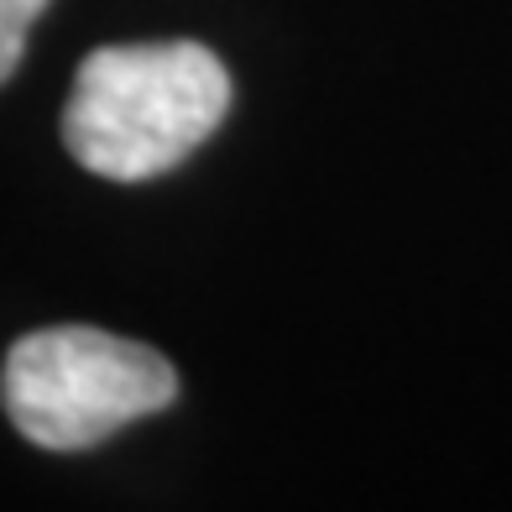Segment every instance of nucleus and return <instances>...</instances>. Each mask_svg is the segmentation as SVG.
<instances>
[{"label":"nucleus","mask_w":512,"mask_h":512,"mask_svg":"<svg viewBox=\"0 0 512 512\" xmlns=\"http://www.w3.org/2000/svg\"><path fill=\"white\" fill-rule=\"evenodd\" d=\"M53 0H0V84L16 74L21 53H27V32L32 21L48 11Z\"/></svg>","instance_id":"7ed1b4c3"},{"label":"nucleus","mask_w":512,"mask_h":512,"mask_svg":"<svg viewBox=\"0 0 512 512\" xmlns=\"http://www.w3.org/2000/svg\"><path fill=\"white\" fill-rule=\"evenodd\" d=\"M173 398L178 377L168 356L89 324L21 335L0 371V403L37 450H89Z\"/></svg>","instance_id":"f03ea898"},{"label":"nucleus","mask_w":512,"mask_h":512,"mask_svg":"<svg viewBox=\"0 0 512 512\" xmlns=\"http://www.w3.org/2000/svg\"><path fill=\"white\" fill-rule=\"evenodd\" d=\"M225 110L230 74L204 42H121L79 63L63 105V147L100 178L147 183L199 152Z\"/></svg>","instance_id":"f257e3e1"}]
</instances>
